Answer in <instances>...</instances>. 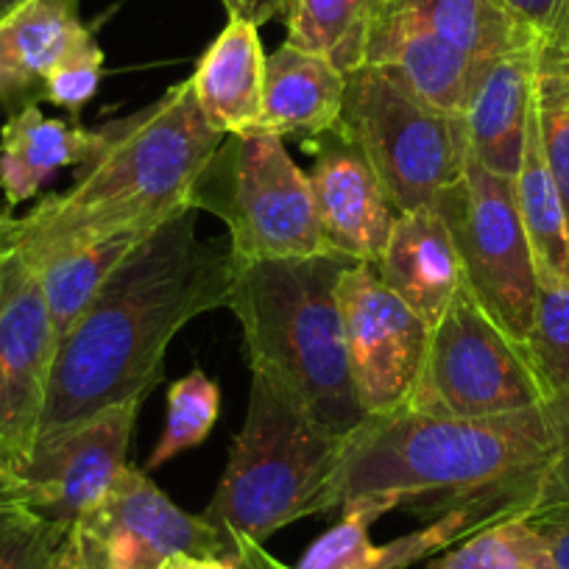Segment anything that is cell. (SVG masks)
I'll return each mask as SVG.
<instances>
[{
	"label": "cell",
	"mask_w": 569,
	"mask_h": 569,
	"mask_svg": "<svg viewBox=\"0 0 569 569\" xmlns=\"http://www.w3.org/2000/svg\"><path fill=\"white\" fill-rule=\"evenodd\" d=\"M352 257L325 251L293 260H232V308L254 375L308 419L347 439L366 419L349 377L338 282Z\"/></svg>",
	"instance_id": "4"
},
{
	"label": "cell",
	"mask_w": 569,
	"mask_h": 569,
	"mask_svg": "<svg viewBox=\"0 0 569 569\" xmlns=\"http://www.w3.org/2000/svg\"><path fill=\"white\" fill-rule=\"evenodd\" d=\"M305 149L313 154L308 179L327 249L375 266L399 210L369 162L338 131L305 140Z\"/></svg>",
	"instance_id": "14"
},
{
	"label": "cell",
	"mask_w": 569,
	"mask_h": 569,
	"mask_svg": "<svg viewBox=\"0 0 569 569\" xmlns=\"http://www.w3.org/2000/svg\"><path fill=\"white\" fill-rule=\"evenodd\" d=\"M513 199L519 218L528 234L530 251L536 260L539 282L569 284V218L563 207L561 190L552 179L539 140V126L530 109L528 134H525L522 160L513 177Z\"/></svg>",
	"instance_id": "22"
},
{
	"label": "cell",
	"mask_w": 569,
	"mask_h": 569,
	"mask_svg": "<svg viewBox=\"0 0 569 569\" xmlns=\"http://www.w3.org/2000/svg\"><path fill=\"white\" fill-rule=\"evenodd\" d=\"M31 495L29 486L18 478V475L0 469V511H9V508H29Z\"/></svg>",
	"instance_id": "36"
},
{
	"label": "cell",
	"mask_w": 569,
	"mask_h": 569,
	"mask_svg": "<svg viewBox=\"0 0 569 569\" xmlns=\"http://www.w3.org/2000/svg\"><path fill=\"white\" fill-rule=\"evenodd\" d=\"M533 114L541 151L561 190L569 218V62L539 57L533 79Z\"/></svg>",
	"instance_id": "30"
},
{
	"label": "cell",
	"mask_w": 569,
	"mask_h": 569,
	"mask_svg": "<svg viewBox=\"0 0 569 569\" xmlns=\"http://www.w3.org/2000/svg\"><path fill=\"white\" fill-rule=\"evenodd\" d=\"M375 14L433 31L480 64L536 37L502 0H377Z\"/></svg>",
	"instance_id": "21"
},
{
	"label": "cell",
	"mask_w": 569,
	"mask_h": 569,
	"mask_svg": "<svg viewBox=\"0 0 569 569\" xmlns=\"http://www.w3.org/2000/svg\"><path fill=\"white\" fill-rule=\"evenodd\" d=\"M57 343L40 277L12 243L0 266V467L12 475L40 439Z\"/></svg>",
	"instance_id": "10"
},
{
	"label": "cell",
	"mask_w": 569,
	"mask_h": 569,
	"mask_svg": "<svg viewBox=\"0 0 569 569\" xmlns=\"http://www.w3.org/2000/svg\"><path fill=\"white\" fill-rule=\"evenodd\" d=\"M349 377L366 416L408 405L425 369L430 327L377 277L375 266L355 262L338 282Z\"/></svg>",
	"instance_id": "12"
},
{
	"label": "cell",
	"mask_w": 569,
	"mask_h": 569,
	"mask_svg": "<svg viewBox=\"0 0 569 569\" xmlns=\"http://www.w3.org/2000/svg\"><path fill=\"white\" fill-rule=\"evenodd\" d=\"M375 271L427 327L447 313L463 288L456 243L436 207L399 212Z\"/></svg>",
	"instance_id": "16"
},
{
	"label": "cell",
	"mask_w": 569,
	"mask_h": 569,
	"mask_svg": "<svg viewBox=\"0 0 569 569\" xmlns=\"http://www.w3.org/2000/svg\"><path fill=\"white\" fill-rule=\"evenodd\" d=\"M332 131L369 162L399 212L433 207L467 162L461 118L430 107L377 64L347 73Z\"/></svg>",
	"instance_id": "7"
},
{
	"label": "cell",
	"mask_w": 569,
	"mask_h": 569,
	"mask_svg": "<svg viewBox=\"0 0 569 569\" xmlns=\"http://www.w3.org/2000/svg\"><path fill=\"white\" fill-rule=\"evenodd\" d=\"M12 221L14 216L9 212V207H0V266H3V257L12 246Z\"/></svg>",
	"instance_id": "37"
},
{
	"label": "cell",
	"mask_w": 569,
	"mask_h": 569,
	"mask_svg": "<svg viewBox=\"0 0 569 569\" xmlns=\"http://www.w3.org/2000/svg\"><path fill=\"white\" fill-rule=\"evenodd\" d=\"M433 569H558L545 536L525 517H508L452 545Z\"/></svg>",
	"instance_id": "27"
},
{
	"label": "cell",
	"mask_w": 569,
	"mask_h": 569,
	"mask_svg": "<svg viewBox=\"0 0 569 569\" xmlns=\"http://www.w3.org/2000/svg\"><path fill=\"white\" fill-rule=\"evenodd\" d=\"M371 519L358 511H343L341 519L313 541L291 569H408L436 552L456 545L447 522H427V528L375 545L369 539Z\"/></svg>",
	"instance_id": "23"
},
{
	"label": "cell",
	"mask_w": 569,
	"mask_h": 569,
	"mask_svg": "<svg viewBox=\"0 0 569 569\" xmlns=\"http://www.w3.org/2000/svg\"><path fill=\"white\" fill-rule=\"evenodd\" d=\"M98 149V129L59 120L29 107L0 129V193L9 210L40 196L64 168H81Z\"/></svg>",
	"instance_id": "20"
},
{
	"label": "cell",
	"mask_w": 569,
	"mask_h": 569,
	"mask_svg": "<svg viewBox=\"0 0 569 569\" xmlns=\"http://www.w3.org/2000/svg\"><path fill=\"white\" fill-rule=\"evenodd\" d=\"M377 0H288V40L330 59L341 73L363 68Z\"/></svg>",
	"instance_id": "24"
},
{
	"label": "cell",
	"mask_w": 569,
	"mask_h": 569,
	"mask_svg": "<svg viewBox=\"0 0 569 569\" xmlns=\"http://www.w3.org/2000/svg\"><path fill=\"white\" fill-rule=\"evenodd\" d=\"M536 62V37L486 62L469 92V101L458 114L467 140V157L497 177L513 179L519 171L533 109Z\"/></svg>",
	"instance_id": "15"
},
{
	"label": "cell",
	"mask_w": 569,
	"mask_h": 569,
	"mask_svg": "<svg viewBox=\"0 0 569 569\" xmlns=\"http://www.w3.org/2000/svg\"><path fill=\"white\" fill-rule=\"evenodd\" d=\"M190 210L221 218L229 257L240 262L325 254L310 179L282 137L227 134L196 179Z\"/></svg>",
	"instance_id": "6"
},
{
	"label": "cell",
	"mask_w": 569,
	"mask_h": 569,
	"mask_svg": "<svg viewBox=\"0 0 569 569\" xmlns=\"http://www.w3.org/2000/svg\"><path fill=\"white\" fill-rule=\"evenodd\" d=\"M405 408L445 419H495L545 408V393L528 347L508 336L463 284L430 327L425 369Z\"/></svg>",
	"instance_id": "8"
},
{
	"label": "cell",
	"mask_w": 569,
	"mask_h": 569,
	"mask_svg": "<svg viewBox=\"0 0 569 569\" xmlns=\"http://www.w3.org/2000/svg\"><path fill=\"white\" fill-rule=\"evenodd\" d=\"M0 469H3V467H0Z\"/></svg>",
	"instance_id": "39"
},
{
	"label": "cell",
	"mask_w": 569,
	"mask_h": 569,
	"mask_svg": "<svg viewBox=\"0 0 569 569\" xmlns=\"http://www.w3.org/2000/svg\"><path fill=\"white\" fill-rule=\"evenodd\" d=\"M162 569H246L240 561L223 556H196V552H177L162 563Z\"/></svg>",
	"instance_id": "35"
},
{
	"label": "cell",
	"mask_w": 569,
	"mask_h": 569,
	"mask_svg": "<svg viewBox=\"0 0 569 569\" xmlns=\"http://www.w3.org/2000/svg\"><path fill=\"white\" fill-rule=\"evenodd\" d=\"M347 73L319 53L282 42L268 57L260 123L251 134L313 140L341 118Z\"/></svg>",
	"instance_id": "18"
},
{
	"label": "cell",
	"mask_w": 569,
	"mask_h": 569,
	"mask_svg": "<svg viewBox=\"0 0 569 569\" xmlns=\"http://www.w3.org/2000/svg\"><path fill=\"white\" fill-rule=\"evenodd\" d=\"M341 456V436L251 371L246 425L201 517L232 541L246 569H284L262 545L299 519L336 511Z\"/></svg>",
	"instance_id": "5"
},
{
	"label": "cell",
	"mask_w": 569,
	"mask_h": 569,
	"mask_svg": "<svg viewBox=\"0 0 569 569\" xmlns=\"http://www.w3.org/2000/svg\"><path fill=\"white\" fill-rule=\"evenodd\" d=\"M266 64L260 29L229 18L188 79L201 114L223 137L251 134L260 123Z\"/></svg>",
	"instance_id": "19"
},
{
	"label": "cell",
	"mask_w": 569,
	"mask_h": 569,
	"mask_svg": "<svg viewBox=\"0 0 569 569\" xmlns=\"http://www.w3.org/2000/svg\"><path fill=\"white\" fill-rule=\"evenodd\" d=\"M87 31L79 0H31L0 23V109L7 118L46 101L48 76Z\"/></svg>",
	"instance_id": "17"
},
{
	"label": "cell",
	"mask_w": 569,
	"mask_h": 569,
	"mask_svg": "<svg viewBox=\"0 0 569 569\" xmlns=\"http://www.w3.org/2000/svg\"><path fill=\"white\" fill-rule=\"evenodd\" d=\"M475 302L511 338L528 347L539 305V273L513 199V179L497 177L475 160L436 199Z\"/></svg>",
	"instance_id": "9"
},
{
	"label": "cell",
	"mask_w": 569,
	"mask_h": 569,
	"mask_svg": "<svg viewBox=\"0 0 569 569\" xmlns=\"http://www.w3.org/2000/svg\"><path fill=\"white\" fill-rule=\"evenodd\" d=\"M31 0H0V23H7L12 14H18L20 9L29 7Z\"/></svg>",
	"instance_id": "38"
},
{
	"label": "cell",
	"mask_w": 569,
	"mask_h": 569,
	"mask_svg": "<svg viewBox=\"0 0 569 569\" xmlns=\"http://www.w3.org/2000/svg\"><path fill=\"white\" fill-rule=\"evenodd\" d=\"M528 352L539 377L545 408L569 447V284L539 282Z\"/></svg>",
	"instance_id": "26"
},
{
	"label": "cell",
	"mask_w": 569,
	"mask_h": 569,
	"mask_svg": "<svg viewBox=\"0 0 569 569\" xmlns=\"http://www.w3.org/2000/svg\"><path fill=\"white\" fill-rule=\"evenodd\" d=\"M229 297L232 257L199 240L196 210L151 229L59 338L40 439L112 405H142L168 343L196 316L229 308Z\"/></svg>",
	"instance_id": "2"
},
{
	"label": "cell",
	"mask_w": 569,
	"mask_h": 569,
	"mask_svg": "<svg viewBox=\"0 0 569 569\" xmlns=\"http://www.w3.org/2000/svg\"><path fill=\"white\" fill-rule=\"evenodd\" d=\"M146 234L149 232L120 234V238L101 240V243L84 246V249L70 251V254L57 257V260L34 268L37 277H40L42 297H46L57 338H62L79 321V316L98 297L103 282L112 277L114 268L131 254V249Z\"/></svg>",
	"instance_id": "25"
},
{
	"label": "cell",
	"mask_w": 569,
	"mask_h": 569,
	"mask_svg": "<svg viewBox=\"0 0 569 569\" xmlns=\"http://www.w3.org/2000/svg\"><path fill=\"white\" fill-rule=\"evenodd\" d=\"M567 439L547 408L495 419H445L399 408L366 416L343 439L336 511L377 522L410 511L433 522L475 513L486 525L528 517Z\"/></svg>",
	"instance_id": "1"
},
{
	"label": "cell",
	"mask_w": 569,
	"mask_h": 569,
	"mask_svg": "<svg viewBox=\"0 0 569 569\" xmlns=\"http://www.w3.org/2000/svg\"><path fill=\"white\" fill-rule=\"evenodd\" d=\"M229 18H240L246 23H254L257 29L271 23L273 18H284L288 0H221Z\"/></svg>",
	"instance_id": "34"
},
{
	"label": "cell",
	"mask_w": 569,
	"mask_h": 569,
	"mask_svg": "<svg viewBox=\"0 0 569 569\" xmlns=\"http://www.w3.org/2000/svg\"><path fill=\"white\" fill-rule=\"evenodd\" d=\"M223 142L179 81L129 118L98 126V149L62 193L12 221V243L31 268L120 234L151 232L188 210L190 190Z\"/></svg>",
	"instance_id": "3"
},
{
	"label": "cell",
	"mask_w": 569,
	"mask_h": 569,
	"mask_svg": "<svg viewBox=\"0 0 569 569\" xmlns=\"http://www.w3.org/2000/svg\"><path fill=\"white\" fill-rule=\"evenodd\" d=\"M525 519L547 539L556 567L569 569V447L558 456L539 502Z\"/></svg>",
	"instance_id": "32"
},
{
	"label": "cell",
	"mask_w": 569,
	"mask_h": 569,
	"mask_svg": "<svg viewBox=\"0 0 569 569\" xmlns=\"http://www.w3.org/2000/svg\"><path fill=\"white\" fill-rule=\"evenodd\" d=\"M137 410L140 402H120L42 436L18 475L29 486L31 511L73 528L101 506L129 467L126 458Z\"/></svg>",
	"instance_id": "13"
},
{
	"label": "cell",
	"mask_w": 569,
	"mask_h": 569,
	"mask_svg": "<svg viewBox=\"0 0 569 569\" xmlns=\"http://www.w3.org/2000/svg\"><path fill=\"white\" fill-rule=\"evenodd\" d=\"M0 569H87L76 530L31 508L0 511Z\"/></svg>",
	"instance_id": "28"
},
{
	"label": "cell",
	"mask_w": 569,
	"mask_h": 569,
	"mask_svg": "<svg viewBox=\"0 0 569 569\" xmlns=\"http://www.w3.org/2000/svg\"><path fill=\"white\" fill-rule=\"evenodd\" d=\"M103 70V51L98 48L92 31H87L79 42L68 51V57L53 68L46 84V101L62 107L79 118L81 107L96 96L98 81Z\"/></svg>",
	"instance_id": "31"
},
{
	"label": "cell",
	"mask_w": 569,
	"mask_h": 569,
	"mask_svg": "<svg viewBox=\"0 0 569 569\" xmlns=\"http://www.w3.org/2000/svg\"><path fill=\"white\" fill-rule=\"evenodd\" d=\"M87 569H162L177 552L240 561L204 517L182 511L142 469L126 467L107 500L73 525Z\"/></svg>",
	"instance_id": "11"
},
{
	"label": "cell",
	"mask_w": 569,
	"mask_h": 569,
	"mask_svg": "<svg viewBox=\"0 0 569 569\" xmlns=\"http://www.w3.org/2000/svg\"><path fill=\"white\" fill-rule=\"evenodd\" d=\"M539 40L541 59L569 62V0H502Z\"/></svg>",
	"instance_id": "33"
},
{
	"label": "cell",
	"mask_w": 569,
	"mask_h": 569,
	"mask_svg": "<svg viewBox=\"0 0 569 569\" xmlns=\"http://www.w3.org/2000/svg\"><path fill=\"white\" fill-rule=\"evenodd\" d=\"M221 413V391L204 371H190L168 388L166 427L146 467L160 469L210 436Z\"/></svg>",
	"instance_id": "29"
}]
</instances>
